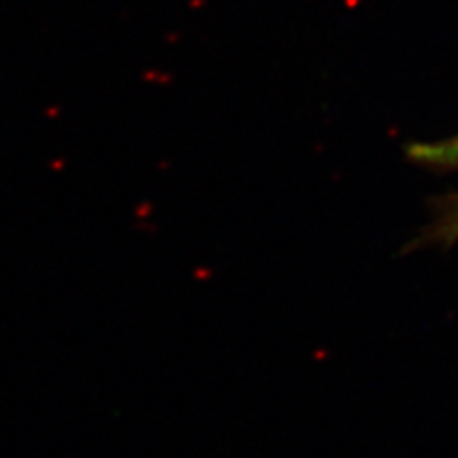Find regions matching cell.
Here are the masks:
<instances>
[{
	"instance_id": "6da1fadb",
	"label": "cell",
	"mask_w": 458,
	"mask_h": 458,
	"mask_svg": "<svg viewBox=\"0 0 458 458\" xmlns=\"http://www.w3.org/2000/svg\"><path fill=\"white\" fill-rule=\"evenodd\" d=\"M407 157L419 166L441 172H458V136L439 141H417L407 148Z\"/></svg>"
},
{
	"instance_id": "7a4b0ae2",
	"label": "cell",
	"mask_w": 458,
	"mask_h": 458,
	"mask_svg": "<svg viewBox=\"0 0 458 458\" xmlns=\"http://www.w3.org/2000/svg\"><path fill=\"white\" fill-rule=\"evenodd\" d=\"M458 241V193L437 200L436 214L424 232V245L451 247Z\"/></svg>"
}]
</instances>
